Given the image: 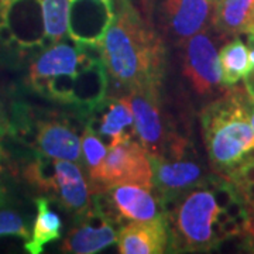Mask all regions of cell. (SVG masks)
Wrapping results in <instances>:
<instances>
[{
	"mask_svg": "<svg viewBox=\"0 0 254 254\" xmlns=\"http://www.w3.org/2000/svg\"><path fill=\"white\" fill-rule=\"evenodd\" d=\"M106 71L133 89L155 85L163 75L164 48L128 0H115V16L102 40Z\"/></svg>",
	"mask_w": 254,
	"mask_h": 254,
	"instance_id": "6da1fadb",
	"label": "cell"
},
{
	"mask_svg": "<svg viewBox=\"0 0 254 254\" xmlns=\"http://www.w3.org/2000/svg\"><path fill=\"white\" fill-rule=\"evenodd\" d=\"M254 100L239 92L210 103L202 112V130L209 161L215 171L229 177L254 147V130L249 109Z\"/></svg>",
	"mask_w": 254,
	"mask_h": 254,
	"instance_id": "7a4b0ae2",
	"label": "cell"
},
{
	"mask_svg": "<svg viewBox=\"0 0 254 254\" xmlns=\"http://www.w3.org/2000/svg\"><path fill=\"white\" fill-rule=\"evenodd\" d=\"M220 208L213 192L205 188H195L177 200V205L168 215L170 247L174 252H209L220 243L215 235Z\"/></svg>",
	"mask_w": 254,
	"mask_h": 254,
	"instance_id": "3957f363",
	"label": "cell"
},
{
	"mask_svg": "<svg viewBox=\"0 0 254 254\" xmlns=\"http://www.w3.org/2000/svg\"><path fill=\"white\" fill-rule=\"evenodd\" d=\"M26 177L78 218L92 208L91 187L81 167L73 161L38 155L27 168Z\"/></svg>",
	"mask_w": 254,
	"mask_h": 254,
	"instance_id": "277c9868",
	"label": "cell"
},
{
	"mask_svg": "<svg viewBox=\"0 0 254 254\" xmlns=\"http://www.w3.org/2000/svg\"><path fill=\"white\" fill-rule=\"evenodd\" d=\"M130 105L137 136L150 155H165L181 138L170 130L158 100V86L147 85L128 89L125 96Z\"/></svg>",
	"mask_w": 254,
	"mask_h": 254,
	"instance_id": "5b68a950",
	"label": "cell"
},
{
	"mask_svg": "<svg viewBox=\"0 0 254 254\" xmlns=\"http://www.w3.org/2000/svg\"><path fill=\"white\" fill-rule=\"evenodd\" d=\"M115 185H138L153 190V165L150 154L141 143L133 138L122 140L108 147L102 165L98 190Z\"/></svg>",
	"mask_w": 254,
	"mask_h": 254,
	"instance_id": "8992f818",
	"label": "cell"
},
{
	"mask_svg": "<svg viewBox=\"0 0 254 254\" xmlns=\"http://www.w3.org/2000/svg\"><path fill=\"white\" fill-rule=\"evenodd\" d=\"M153 165V184L164 205L175 203L190 190L205 184V171L190 157V147L174 155H150Z\"/></svg>",
	"mask_w": 254,
	"mask_h": 254,
	"instance_id": "52a82bcc",
	"label": "cell"
},
{
	"mask_svg": "<svg viewBox=\"0 0 254 254\" xmlns=\"http://www.w3.org/2000/svg\"><path fill=\"white\" fill-rule=\"evenodd\" d=\"M184 46V75L198 95L212 93L223 83L220 58L215 41L206 31H200L188 38Z\"/></svg>",
	"mask_w": 254,
	"mask_h": 254,
	"instance_id": "ba28073f",
	"label": "cell"
},
{
	"mask_svg": "<svg viewBox=\"0 0 254 254\" xmlns=\"http://www.w3.org/2000/svg\"><path fill=\"white\" fill-rule=\"evenodd\" d=\"M216 0H164L160 18L168 36L182 46L188 38L213 24Z\"/></svg>",
	"mask_w": 254,
	"mask_h": 254,
	"instance_id": "9c48e42d",
	"label": "cell"
},
{
	"mask_svg": "<svg viewBox=\"0 0 254 254\" xmlns=\"http://www.w3.org/2000/svg\"><path fill=\"white\" fill-rule=\"evenodd\" d=\"M82 222L69 230L61 246L63 253L95 254L118 243L113 220L102 210L96 199L92 208L79 216Z\"/></svg>",
	"mask_w": 254,
	"mask_h": 254,
	"instance_id": "30bf717a",
	"label": "cell"
},
{
	"mask_svg": "<svg viewBox=\"0 0 254 254\" xmlns=\"http://www.w3.org/2000/svg\"><path fill=\"white\" fill-rule=\"evenodd\" d=\"M109 209L118 218L131 222L165 220L168 215L161 198L151 193V190L138 185H115L103 190Z\"/></svg>",
	"mask_w": 254,
	"mask_h": 254,
	"instance_id": "8fae6325",
	"label": "cell"
},
{
	"mask_svg": "<svg viewBox=\"0 0 254 254\" xmlns=\"http://www.w3.org/2000/svg\"><path fill=\"white\" fill-rule=\"evenodd\" d=\"M88 123L92 131L109 140V145L137 136L134 116L125 98H108L86 108Z\"/></svg>",
	"mask_w": 254,
	"mask_h": 254,
	"instance_id": "7c38bea8",
	"label": "cell"
},
{
	"mask_svg": "<svg viewBox=\"0 0 254 254\" xmlns=\"http://www.w3.org/2000/svg\"><path fill=\"white\" fill-rule=\"evenodd\" d=\"M115 16V6L102 0L71 1L69 37L75 43L102 44Z\"/></svg>",
	"mask_w": 254,
	"mask_h": 254,
	"instance_id": "4fadbf2b",
	"label": "cell"
},
{
	"mask_svg": "<svg viewBox=\"0 0 254 254\" xmlns=\"http://www.w3.org/2000/svg\"><path fill=\"white\" fill-rule=\"evenodd\" d=\"M92 61L83 57L78 46L55 43L46 48L30 65V82L38 91L46 82L60 75H75Z\"/></svg>",
	"mask_w": 254,
	"mask_h": 254,
	"instance_id": "5bb4252c",
	"label": "cell"
},
{
	"mask_svg": "<svg viewBox=\"0 0 254 254\" xmlns=\"http://www.w3.org/2000/svg\"><path fill=\"white\" fill-rule=\"evenodd\" d=\"M122 254H161L170 247L168 219L157 222H131L118 233Z\"/></svg>",
	"mask_w": 254,
	"mask_h": 254,
	"instance_id": "9a60e30c",
	"label": "cell"
},
{
	"mask_svg": "<svg viewBox=\"0 0 254 254\" xmlns=\"http://www.w3.org/2000/svg\"><path fill=\"white\" fill-rule=\"evenodd\" d=\"M36 148L38 154L55 160L79 161L82 138L75 130L61 122H41L37 126Z\"/></svg>",
	"mask_w": 254,
	"mask_h": 254,
	"instance_id": "2e32d148",
	"label": "cell"
},
{
	"mask_svg": "<svg viewBox=\"0 0 254 254\" xmlns=\"http://www.w3.org/2000/svg\"><path fill=\"white\" fill-rule=\"evenodd\" d=\"M108 91V73L102 61L89 64L73 76L71 103L89 108L105 98Z\"/></svg>",
	"mask_w": 254,
	"mask_h": 254,
	"instance_id": "e0dca14e",
	"label": "cell"
},
{
	"mask_svg": "<svg viewBox=\"0 0 254 254\" xmlns=\"http://www.w3.org/2000/svg\"><path fill=\"white\" fill-rule=\"evenodd\" d=\"M36 206L37 215L33 225V232L30 235V239L24 243V249L31 254H40L44 246L58 240L61 237L63 229V220L60 215L51 209L48 198H37Z\"/></svg>",
	"mask_w": 254,
	"mask_h": 254,
	"instance_id": "ac0fdd59",
	"label": "cell"
},
{
	"mask_svg": "<svg viewBox=\"0 0 254 254\" xmlns=\"http://www.w3.org/2000/svg\"><path fill=\"white\" fill-rule=\"evenodd\" d=\"M254 0H216L213 26L225 34H239L250 26Z\"/></svg>",
	"mask_w": 254,
	"mask_h": 254,
	"instance_id": "d6986e66",
	"label": "cell"
},
{
	"mask_svg": "<svg viewBox=\"0 0 254 254\" xmlns=\"http://www.w3.org/2000/svg\"><path fill=\"white\" fill-rule=\"evenodd\" d=\"M38 4L47 38L55 44L69 36L71 0H38Z\"/></svg>",
	"mask_w": 254,
	"mask_h": 254,
	"instance_id": "ffe728a7",
	"label": "cell"
},
{
	"mask_svg": "<svg viewBox=\"0 0 254 254\" xmlns=\"http://www.w3.org/2000/svg\"><path fill=\"white\" fill-rule=\"evenodd\" d=\"M219 58L222 66V79L225 85H235L250 68L249 50L239 38L223 46L219 53Z\"/></svg>",
	"mask_w": 254,
	"mask_h": 254,
	"instance_id": "44dd1931",
	"label": "cell"
},
{
	"mask_svg": "<svg viewBox=\"0 0 254 254\" xmlns=\"http://www.w3.org/2000/svg\"><path fill=\"white\" fill-rule=\"evenodd\" d=\"M82 158L86 165V171L91 178L93 190H98L100 171L102 165L108 154V147L100 140L95 131H92L89 127L85 128L82 134Z\"/></svg>",
	"mask_w": 254,
	"mask_h": 254,
	"instance_id": "7402d4cb",
	"label": "cell"
},
{
	"mask_svg": "<svg viewBox=\"0 0 254 254\" xmlns=\"http://www.w3.org/2000/svg\"><path fill=\"white\" fill-rule=\"evenodd\" d=\"M30 235L27 223L18 212L11 209H0V237L16 236L28 240Z\"/></svg>",
	"mask_w": 254,
	"mask_h": 254,
	"instance_id": "603a6c76",
	"label": "cell"
},
{
	"mask_svg": "<svg viewBox=\"0 0 254 254\" xmlns=\"http://www.w3.org/2000/svg\"><path fill=\"white\" fill-rule=\"evenodd\" d=\"M243 79H245V86L246 91H247V95L254 100V66L247 69V72L245 73Z\"/></svg>",
	"mask_w": 254,
	"mask_h": 254,
	"instance_id": "cb8c5ba5",
	"label": "cell"
},
{
	"mask_svg": "<svg viewBox=\"0 0 254 254\" xmlns=\"http://www.w3.org/2000/svg\"><path fill=\"white\" fill-rule=\"evenodd\" d=\"M243 229H245L247 235L254 236V206H252L250 210L246 209V222Z\"/></svg>",
	"mask_w": 254,
	"mask_h": 254,
	"instance_id": "d4e9b609",
	"label": "cell"
},
{
	"mask_svg": "<svg viewBox=\"0 0 254 254\" xmlns=\"http://www.w3.org/2000/svg\"><path fill=\"white\" fill-rule=\"evenodd\" d=\"M7 130H9V123H7L6 113H4V109H3V103L0 100V137L3 136Z\"/></svg>",
	"mask_w": 254,
	"mask_h": 254,
	"instance_id": "484cf974",
	"label": "cell"
},
{
	"mask_svg": "<svg viewBox=\"0 0 254 254\" xmlns=\"http://www.w3.org/2000/svg\"><path fill=\"white\" fill-rule=\"evenodd\" d=\"M16 0H0V24L4 23L6 20V14H7V10L9 7L14 3Z\"/></svg>",
	"mask_w": 254,
	"mask_h": 254,
	"instance_id": "4316f807",
	"label": "cell"
},
{
	"mask_svg": "<svg viewBox=\"0 0 254 254\" xmlns=\"http://www.w3.org/2000/svg\"><path fill=\"white\" fill-rule=\"evenodd\" d=\"M249 118H250V123H252V127L254 130V102L253 105L250 106V109H249Z\"/></svg>",
	"mask_w": 254,
	"mask_h": 254,
	"instance_id": "83f0119b",
	"label": "cell"
},
{
	"mask_svg": "<svg viewBox=\"0 0 254 254\" xmlns=\"http://www.w3.org/2000/svg\"><path fill=\"white\" fill-rule=\"evenodd\" d=\"M71 1H73V0H71ZM102 1H106V3H109V4H113V6H115V0H102Z\"/></svg>",
	"mask_w": 254,
	"mask_h": 254,
	"instance_id": "f1b7e54d",
	"label": "cell"
}]
</instances>
